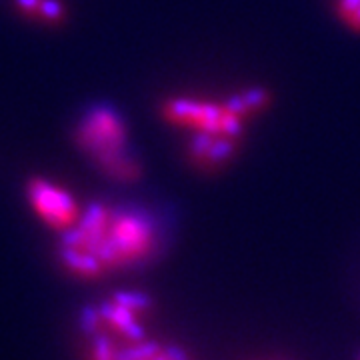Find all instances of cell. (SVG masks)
Listing matches in <instances>:
<instances>
[{
  "label": "cell",
  "instance_id": "5",
  "mask_svg": "<svg viewBox=\"0 0 360 360\" xmlns=\"http://www.w3.org/2000/svg\"><path fill=\"white\" fill-rule=\"evenodd\" d=\"M162 115L167 120L180 127H194V130H205L210 134H222L226 108L222 104H202L188 98H172L162 104Z\"/></svg>",
  "mask_w": 360,
  "mask_h": 360
},
{
  "label": "cell",
  "instance_id": "10",
  "mask_svg": "<svg viewBox=\"0 0 360 360\" xmlns=\"http://www.w3.org/2000/svg\"><path fill=\"white\" fill-rule=\"evenodd\" d=\"M359 8H360V0H338V6H336L338 16H340L342 20H348V18L356 13Z\"/></svg>",
  "mask_w": 360,
  "mask_h": 360
},
{
  "label": "cell",
  "instance_id": "4",
  "mask_svg": "<svg viewBox=\"0 0 360 360\" xmlns=\"http://www.w3.org/2000/svg\"><path fill=\"white\" fill-rule=\"evenodd\" d=\"M25 193L34 217L58 234L70 231L82 214L77 198L52 180L34 176L28 180Z\"/></svg>",
  "mask_w": 360,
  "mask_h": 360
},
{
  "label": "cell",
  "instance_id": "8",
  "mask_svg": "<svg viewBox=\"0 0 360 360\" xmlns=\"http://www.w3.org/2000/svg\"><path fill=\"white\" fill-rule=\"evenodd\" d=\"M240 94H243V101H245L246 108H248L250 115L264 110L270 104V94L264 89H250L240 92Z\"/></svg>",
  "mask_w": 360,
  "mask_h": 360
},
{
  "label": "cell",
  "instance_id": "12",
  "mask_svg": "<svg viewBox=\"0 0 360 360\" xmlns=\"http://www.w3.org/2000/svg\"><path fill=\"white\" fill-rule=\"evenodd\" d=\"M356 360H360V352H359V356H356Z\"/></svg>",
  "mask_w": 360,
  "mask_h": 360
},
{
  "label": "cell",
  "instance_id": "2",
  "mask_svg": "<svg viewBox=\"0 0 360 360\" xmlns=\"http://www.w3.org/2000/svg\"><path fill=\"white\" fill-rule=\"evenodd\" d=\"M156 302L142 290H116L82 312L84 360H196L191 350L158 335Z\"/></svg>",
  "mask_w": 360,
  "mask_h": 360
},
{
  "label": "cell",
  "instance_id": "7",
  "mask_svg": "<svg viewBox=\"0 0 360 360\" xmlns=\"http://www.w3.org/2000/svg\"><path fill=\"white\" fill-rule=\"evenodd\" d=\"M217 139V134H210V132H205V130H196L194 136L188 142V158L193 160L194 165H202L205 162L206 155L212 146V142Z\"/></svg>",
  "mask_w": 360,
  "mask_h": 360
},
{
  "label": "cell",
  "instance_id": "3",
  "mask_svg": "<svg viewBox=\"0 0 360 360\" xmlns=\"http://www.w3.org/2000/svg\"><path fill=\"white\" fill-rule=\"evenodd\" d=\"M77 144L98 165L106 176L130 182L141 176V167L127 153V127L112 108L96 106L82 116Z\"/></svg>",
  "mask_w": 360,
  "mask_h": 360
},
{
  "label": "cell",
  "instance_id": "6",
  "mask_svg": "<svg viewBox=\"0 0 360 360\" xmlns=\"http://www.w3.org/2000/svg\"><path fill=\"white\" fill-rule=\"evenodd\" d=\"M238 148V139H231V136H224V134H219L208 155H206L205 162L200 165L202 170H219L220 167H224V162H229L234 153Z\"/></svg>",
  "mask_w": 360,
  "mask_h": 360
},
{
  "label": "cell",
  "instance_id": "9",
  "mask_svg": "<svg viewBox=\"0 0 360 360\" xmlns=\"http://www.w3.org/2000/svg\"><path fill=\"white\" fill-rule=\"evenodd\" d=\"M65 4L58 2V0H40L39 11L37 16L44 18L46 22H56V20H63L65 18Z\"/></svg>",
  "mask_w": 360,
  "mask_h": 360
},
{
  "label": "cell",
  "instance_id": "11",
  "mask_svg": "<svg viewBox=\"0 0 360 360\" xmlns=\"http://www.w3.org/2000/svg\"><path fill=\"white\" fill-rule=\"evenodd\" d=\"M347 22H348V26L352 28V30H356V32H360V8H359V11H356V13L352 14L350 18H348Z\"/></svg>",
  "mask_w": 360,
  "mask_h": 360
},
{
  "label": "cell",
  "instance_id": "1",
  "mask_svg": "<svg viewBox=\"0 0 360 360\" xmlns=\"http://www.w3.org/2000/svg\"><path fill=\"white\" fill-rule=\"evenodd\" d=\"M160 234L142 212L94 202L82 208L78 222L60 234L56 258L77 281H103L129 272L156 257Z\"/></svg>",
  "mask_w": 360,
  "mask_h": 360
}]
</instances>
